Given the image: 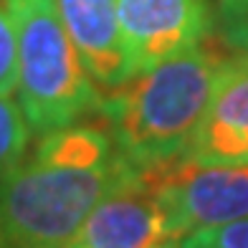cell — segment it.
<instances>
[{
	"label": "cell",
	"mask_w": 248,
	"mask_h": 248,
	"mask_svg": "<svg viewBox=\"0 0 248 248\" xmlns=\"http://www.w3.org/2000/svg\"><path fill=\"white\" fill-rule=\"evenodd\" d=\"M180 241L170 205L155 170H134L92 210L74 246L78 248H155Z\"/></svg>",
	"instance_id": "4"
},
{
	"label": "cell",
	"mask_w": 248,
	"mask_h": 248,
	"mask_svg": "<svg viewBox=\"0 0 248 248\" xmlns=\"http://www.w3.org/2000/svg\"><path fill=\"white\" fill-rule=\"evenodd\" d=\"M0 248H3V246H0Z\"/></svg>",
	"instance_id": "16"
},
{
	"label": "cell",
	"mask_w": 248,
	"mask_h": 248,
	"mask_svg": "<svg viewBox=\"0 0 248 248\" xmlns=\"http://www.w3.org/2000/svg\"><path fill=\"white\" fill-rule=\"evenodd\" d=\"M31 129L18 101L0 96V183L26 160L31 150Z\"/></svg>",
	"instance_id": "9"
},
{
	"label": "cell",
	"mask_w": 248,
	"mask_h": 248,
	"mask_svg": "<svg viewBox=\"0 0 248 248\" xmlns=\"http://www.w3.org/2000/svg\"><path fill=\"white\" fill-rule=\"evenodd\" d=\"M117 10L134 76L202 43L213 23L205 0H117Z\"/></svg>",
	"instance_id": "6"
},
{
	"label": "cell",
	"mask_w": 248,
	"mask_h": 248,
	"mask_svg": "<svg viewBox=\"0 0 248 248\" xmlns=\"http://www.w3.org/2000/svg\"><path fill=\"white\" fill-rule=\"evenodd\" d=\"M223 59L216 46L202 41L101 94L96 114L124 160L150 170L185 157Z\"/></svg>",
	"instance_id": "2"
},
{
	"label": "cell",
	"mask_w": 248,
	"mask_h": 248,
	"mask_svg": "<svg viewBox=\"0 0 248 248\" xmlns=\"http://www.w3.org/2000/svg\"><path fill=\"white\" fill-rule=\"evenodd\" d=\"M18 86V26L16 3L0 0V96H13Z\"/></svg>",
	"instance_id": "10"
},
{
	"label": "cell",
	"mask_w": 248,
	"mask_h": 248,
	"mask_svg": "<svg viewBox=\"0 0 248 248\" xmlns=\"http://www.w3.org/2000/svg\"><path fill=\"white\" fill-rule=\"evenodd\" d=\"M155 248H180V241H167V243H160Z\"/></svg>",
	"instance_id": "14"
},
{
	"label": "cell",
	"mask_w": 248,
	"mask_h": 248,
	"mask_svg": "<svg viewBox=\"0 0 248 248\" xmlns=\"http://www.w3.org/2000/svg\"><path fill=\"white\" fill-rule=\"evenodd\" d=\"M185 157L198 165H248V53L223 59Z\"/></svg>",
	"instance_id": "7"
},
{
	"label": "cell",
	"mask_w": 248,
	"mask_h": 248,
	"mask_svg": "<svg viewBox=\"0 0 248 248\" xmlns=\"http://www.w3.org/2000/svg\"><path fill=\"white\" fill-rule=\"evenodd\" d=\"M69 248H78V246H69Z\"/></svg>",
	"instance_id": "15"
},
{
	"label": "cell",
	"mask_w": 248,
	"mask_h": 248,
	"mask_svg": "<svg viewBox=\"0 0 248 248\" xmlns=\"http://www.w3.org/2000/svg\"><path fill=\"white\" fill-rule=\"evenodd\" d=\"M180 248H218V246L213 243L208 231H195V233H187L185 238L180 241Z\"/></svg>",
	"instance_id": "13"
},
{
	"label": "cell",
	"mask_w": 248,
	"mask_h": 248,
	"mask_svg": "<svg viewBox=\"0 0 248 248\" xmlns=\"http://www.w3.org/2000/svg\"><path fill=\"white\" fill-rule=\"evenodd\" d=\"M132 170L107 127L78 122L41 134L0 183V246H74L92 210Z\"/></svg>",
	"instance_id": "1"
},
{
	"label": "cell",
	"mask_w": 248,
	"mask_h": 248,
	"mask_svg": "<svg viewBox=\"0 0 248 248\" xmlns=\"http://www.w3.org/2000/svg\"><path fill=\"white\" fill-rule=\"evenodd\" d=\"M56 8L96 89L111 92L127 84L134 74L124 51L117 0H56Z\"/></svg>",
	"instance_id": "8"
},
{
	"label": "cell",
	"mask_w": 248,
	"mask_h": 248,
	"mask_svg": "<svg viewBox=\"0 0 248 248\" xmlns=\"http://www.w3.org/2000/svg\"><path fill=\"white\" fill-rule=\"evenodd\" d=\"M202 231H208V235L218 248H248V216L241 220L216 225V228H202Z\"/></svg>",
	"instance_id": "12"
},
{
	"label": "cell",
	"mask_w": 248,
	"mask_h": 248,
	"mask_svg": "<svg viewBox=\"0 0 248 248\" xmlns=\"http://www.w3.org/2000/svg\"><path fill=\"white\" fill-rule=\"evenodd\" d=\"M180 238L248 216V165H198L187 157L150 167Z\"/></svg>",
	"instance_id": "5"
},
{
	"label": "cell",
	"mask_w": 248,
	"mask_h": 248,
	"mask_svg": "<svg viewBox=\"0 0 248 248\" xmlns=\"http://www.w3.org/2000/svg\"><path fill=\"white\" fill-rule=\"evenodd\" d=\"M213 23L225 48L248 53V0H218Z\"/></svg>",
	"instance_id": "11"
},
{
	"label": "cell",
	"mask_w": 248,
	"mask_h": 248,
	"mask_svg": "<svg viewBox=\"0 0 248 248\" xmlns=\"http://www.w3.org/2000/svg\"><path fill=\"white\" fill-rule=\"evenodd\" d=\"M18 26V107L33 134H48L99 111L101 92L66 33L56 0H13Z\"/></svg>",
	"instance_id": "3"
}]
</instances>
